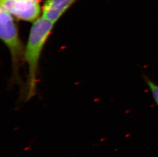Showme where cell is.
<instances>
[{
    "label": "cell",
    "mask_w": 158,
    "mask_h": 157,
    "mask_svg": "<svg viewBox=\"0 0 158 157\" xmlns=\"http://www.w3.org/2000/svg\"><path fill=\"white\" fill-rule=\"evenodd\" d=\"M54 25L53 22L42 16L35 21L30 30L24 55L28 67L27 101L35 95L39 60Z\"/></svg>",
    "instance_id": "cell-1"
},
{
    "label": "cell",
    "mask_w": 158,
    "mask_h": 157,
    "mask_svg": "<svg viewBox=\"0 0 158 157\" xmlns=\"http://www.w3.org/2000/svg\"><path fill=\"white\" fill-rule=\"evenodd\" d=\"M0 10V36L10 51L14 74L17 77L25 50L11 14L1 5Z\"/></svg>",
    "instance_id": "cell-2"
},
{
    "label": "cell",
    "mask_w": 158,
    "mask_h": 157,
    "mask_svg": "<svg viewBox=\"0 0 158 157\" xmlns=\"http://www.w3.org/2000/svg\"><path fill=\"white\" fill-rule=\"evenodd\" d=\"M1 5L18 19L33 22L41 12L39 2L30 0H1Z\"/></svg>",
    "instance_id": "cell-3"
},
{
    "label": "cell",
    "mask_w": 158,
    "mask_h": 157,
    "mask_svg": "<svg viewBox=\"0 0 158 157\" xmlns=\"http://www.w3.org/2000/svg\"><path fill=\"white\" fill-rule=\"evenodd\" d=\"M77 0H46L43 7L42 16L55 24Z\"/></svg>",
    "instance_id": "cell-4"
},
{
    "label": "cell",
    "mask_w": 158,
    "mask_h": 157,
    "mask_svg": "<svg viewBox=\"0 0 158 157\" xmlns=\"http://www.w3.org/2000/svg\"><path fill=\"white\" fill-rule=\"evenodd\" d=\"M143 78L148 86L154 100L158 106V85L144 74L143 75Z\"/></svg>",
    "instance_id": "cell-5"
},
{
    "label": "cell",
    "mask_w": 158,
    "mask_h": 157,
    "mask_svg": "<svg viewBox=\"0 0 158 157\" xmlns=\"http://www.w3.org/2000/svg\"><path fill=\"white\" fill-rule=\"evenodd\" d=\"M30 1H33L35 2H40V0H30Z\"/></svg>",
    "instance_id": "cell-6"
}]
</instances>
